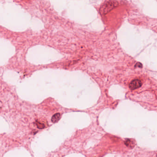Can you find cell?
I'll return each instance as SVG.
<instances>
[{
	"label": "cell",
	"mask_w": 157,
	"mask_h": 157,
	"mask_svg": "<svg viewBox=\"0 0 157 157\" xmlns=\"http://www.w3.org/2000/svg\"><path fill=\"white\" fill-rule=\"evenodd\" d=\"M118 3L117 2L114 1H107L105 3L100 9V12L103 14H106L112 9H113L114 7L118 5Z\"/></svg>",
	"instance_id": "obj_1"
},
{
	"label": "cell",
	"mask_w": 157,
	"mask_h": 157,
	"mask_svg": "<svg viewBox=\"0 0 157 157\" xmlns=\"http://www.w3.org/2000/svg\"><path fill=\"white\" fill-rule=\"evenodd\" d=\"M61 117V114L59 113L53 115L52 118H51V121L53 123L58 122L59 121V120L60 119Z\"/></svg>",
	"instance_id": "obj_3"
},
{
	"label": "cell",
	"mask_w": 157,
	"mask_h": 157,
	"mask_svg": "<svg viewBox=\"0 0 157 157\" xmlns=\"http://www.w3.org/2000/svg\"><path fill=\"white\" fill-rule=\"evenodd\" d=\"M125 144L130 148H133L135 146V142L131 139H127L125 141Z\"/></svg>",
	"instance_id": "obj_4"
},
{
	"label": "cell",
	"mask_w": 157,
	"mask_h": 157,
	"mask_svg": "<svg viewBox=\"0 0 157 157\" xmlns=\"http://www.w3.org/2000/svg\"><path fill=\"white\" fill-rule=\"evenodd\" d=\"M142 83L139 79H135L133 80L129 84V87L131 90L135 89L140 87L142 86Z\"/></svg>",
	"instance_id": "obj_2"
}]
</instances>
